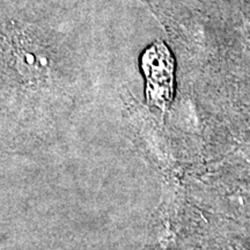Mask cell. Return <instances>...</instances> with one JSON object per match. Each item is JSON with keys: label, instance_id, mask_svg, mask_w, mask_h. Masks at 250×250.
Here are the masks:
<instances>
[{"label": "cell", "instance_id": "1", "mask_svg": "<svg viewBox=\"0 0 250 250\" xmlns=\"http://www.w3.org/2000/svg\"><path fill=\"white\" fill-rule=\"evenodd\" d=\"M153 62L147 59L149 96L156 105L166 108L173 98L174 62L164 44H156L148 51Z\"/></svg>", "mask_w": 250, "mask_h": 250}]
</instances>
